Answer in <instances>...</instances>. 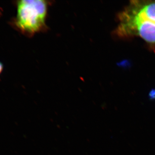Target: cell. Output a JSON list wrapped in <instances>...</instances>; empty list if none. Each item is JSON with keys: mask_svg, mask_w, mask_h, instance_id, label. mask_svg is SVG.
Wrapping results in <instances>:
<instances>
[{"mask_svg": "<svg viewBox=\"0 0 155 155\" xmlns=\"http://www.w3.org/2000/svg\"><path fill=\"white\" fill-rule=\"evenodd\" d=\"M119 17L118 35H137L155 43V2L132 1Z\"/></svg>", "mask_w": 155, "mask_h": 155, "instance_id": "cell-1", "label": "cell"}, {"mask_svg": "<svg viewBox=\"0 0 155 155\" xmlns=\"http://www.w3.org/2000/svg\"><path fill=\"white\" fill-rule=\"evenodd\" d=\"M17 14L14 23L17 29L28 36L45 30L48 3L43 0L17 2Z\"/></svg>", "mask_w": 155, "mask_h": 155, "instance_id": "cell-2", "label": "cell"}, {"mask_svg": "<svg viewBox=\"0 0 155 155\" xmlns=\"http://www.w3.org/2000/svg\"><path fill=\"white\" fill-rule=\"evenodd\" d=\"M150 96L151 99H155V90L151 91L150 93Z\"/></svg>", "mask_w": 155, "mask_h": 155, "instance_id": "cell-3", "label": "cell"}, {"mask_svg": "<svg viewBox=\"0 0 155 155\" xmlns=\"http://www.w3.org/2000/svg\"><path fill=\"white\" fill-rule=\"evenodd\" d=\"M3 68H4V67H3V64L0 62V74L2 72Z\"/></svg>", "mask_w": 155, "mask_h": 155, "instance_id": "cell-4", "label": "cell"}]
</instances>
